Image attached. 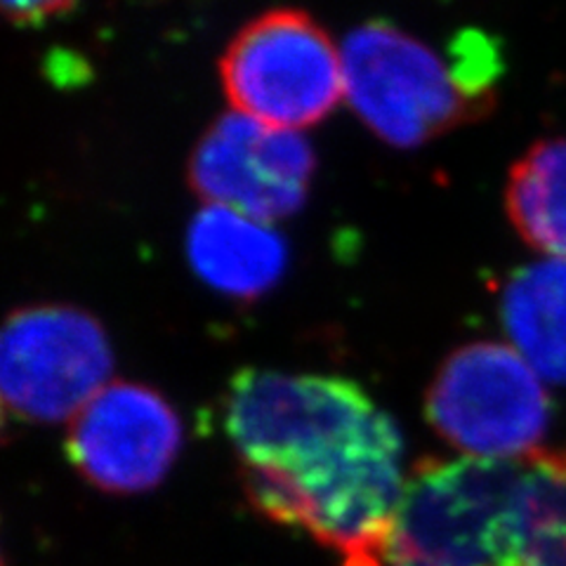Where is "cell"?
<instances>
[{
  "label": "cell",
  "mask_w": 566,
  "mask_h": 566,
  "mask_svg": "<svg viewBox=\"0 0 566 566\" xmlns=\"http://www.w3.org/2000/svg\"><path fill=\"white\" fill-rule=\"evenodd\" d=\"M345 97L387 145L399 149L474 120L491 109L499 55L484 35L460 39L451 55L387 22H366L343 45Z\"/></svg>",
  "instance_id": "3"
},
{
  "label": "cell",
  "mask_w": 566,
  "mask_h": 566,
  "mask_svg": "<svg viewBox=\"0 0 566 566\" xmlns=\"http://www.w3.org/2000/svg\"><path fill=\"white\" fill-rule=\"evenodd\" d=\"M112 368L109 338L87 312L33 305L8 316L0 340V389L14 418L71 422L109 385Z\"/></svg>",
  "instance_id": "6"
},
{
  "label": "cell",
  "mask_w": 566,
  "mask_h": 566,
  "mask_svg": "<svg viewBox=\"0 0 566 566\" xmlns=\"http://www.w3.org/2000/svg\"><path fill=\"white\" fill-rule=\"evenodd\" d=\"M434 432L468 458L507 460L541 451L553 401L512 345L470 343L441 364L428 392Z\"/></svg>",
  "instance_id": "5"
},
{
  "label": "cell",
  "mask_w": 566,
  "mask_h": 566,
  "mask_svg": "<svg viewBox=\"0 0 566 566\" xmlns=\"http://www.w3.org/2000/svg\"><path fill=\"white\" fill-rule=\"evenodd\" d=\"M224 432L264 517L340 557L385 541L409 482L403 439L357 382L239 370L227 387Z\"/></svg>",
  "instance_id": "1"
},
{
  "label": "cell",
  "mask_w": 566,
  "mask_h": 566,
  "mask_svg": "<svg viewBox=\"0 0 566 566\" xmlns=\"http://www.w3.org/2000/svg\"><path fill=\"white\" fill-rule=\"evenodd\" d=\"M501 318L526 364L543 380L566 385V260L545 258L512 274Z\"/></svg>",
  "instance_id": "10"
},
{
  "label": "cell",
  "mask_w": 566,
  "mask_h": 566,
  "mask_svg": "<svg viewBox=\"0 0 566 566\" xmlns=\"http://www.w3.org/2000/svg\"><path fill=\"white\" fill-rule=\"evenodd\" d=\"M182 449V422L156 389L109 382L69 422L66 453L106 493H145L166 480Z\"/></svg>",
  "instance_id": "8"
},
{
  "label": "cell",
  "mask_w": 566,
  "mask_h": 566,
  "mask_svg": "<svg viewBox=\"0 0 566 566\" xmlns=\"http://www.w3.org/2000/svg\"><path fill=\"white\" fill-rule=\"evenodd\" d=\"M340 566H566V449L420 460L385 541Z\"/></svg>",
  "instance_id": "2"
},
{
  "label": "cell",
  "mask_w": 566,
  "mask_h": 566,
  "mask_svg": "<svg viewBox=\"0 0 566 566\" xmlns=\"http://www.w3.org/2000/svg\"><path fill=\"white\" fill-rule=\"evenodd\" d=\"M314 175L310 142L239 112L224 114L201 137L189 182L206 206H224L262 222L303 208Z\"/></svg>",
  "instance_id": "7"
},
{
  "label": "cell",
  "mask_w": 566,
  "mask_h": 566,
  "mask_svg": "<svg viewBox=\"0 0 566 566\" xmlns=\"http://www.w3.org/2000/svg\"><path fill=\"white\" fill-rule=\"evenodd\" d=\"M505 206L531 248L566 260V137L538 142L512 166Z\"/></svg>",
  "instance_id": "11"
},
{
  "label": "cell",
  "mask_w": 566,
  "mask_h": 566,
  "mask_svg": "<svg viewBox=\"0 0 566 566\" xmlns=\"http://www.w3.org/2000/svg\"><path fill=\"white\" fill-rule=\"evenodd\" d=\"M191 270L232 300H255L286 272L289 248L270 222L224 206H203L187 232Z\"/></svg>",
  "instance_id": "9"
},
{
  "label": "cell",
  "mask_w": 566,
  "mask_h": 566,
  "mask_svg": "<svg viewBox=\"0 0 566 566\" xmlns=\"http://www.w3.org/2000/svg\"><path fill=\"white\" fill-rule=\"evenodd\" d=\"M76 6V0H3L6 14L14 24H43L62 17Z\"/></svg>",
  "instance_id": "12"
},
{
  "label": "cell",
  "mask_w": 566,
  "mask_h": 566,
  "mask_svg": "<svg viewBox=\"0 0 566 566\" xmlns=\"http://www.w3.org/2000/svg\"><path fill=\"white\" fill-rule=\"evenodd\" d=\"M234 112L264 126L303 130L345 97L343 50L303 10H272L248 22L220 62Z\"/></svg>",
  "instance_id": "4"
}]
</instances>
